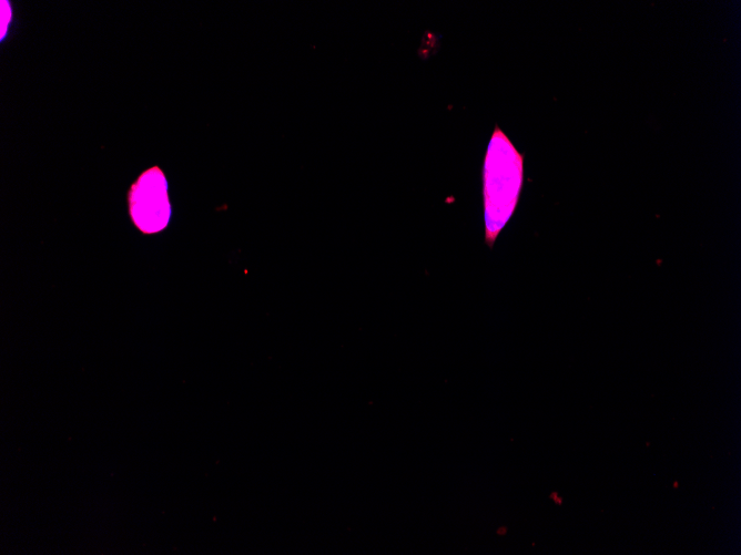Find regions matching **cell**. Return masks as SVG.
<instances>
[{"label":"cell","mask_w":741,"mask_h":555,"mask_svg":"<svg viewBox=\"0 0 741 555\" xmlns=\"http://www.w3.org/2000/svg\"><path fill=\"white\" fill-rule=\"evenodd\" d=\"M485 243L493 247L514 215L524 185V154L496 124L481 168Z\"/></svg>","instance_id":"1"},{"label":"cell","mask_w":741,"mask_h":555,"mask_svg":"<svg viewBox=\"0 0 741 555\" xmlns=\"http://www.w3.org/2000/svg\"><path fill=\"white\" fill-rule=\"evenodd\" d=\"M128 212L133 225L144 235L162 232L171 219L168 181L161 167L143 171L128 192Z\"/></svg>","instance_id":"2"},{"label":"cell","mask_w":741,"mask_h":555,"mask_svg":"<svg viewBox=\"0 0 741 555\" xmlns=\"http://www.w3.org/2000/svg\"><path fill=\"white\" fill-rule=\"evenodd\" d=\"M12 19V9L9 1H1V41L4 38V34L9 28V24Z\"/></svg>","instance_id":"3"}]
</instances>
